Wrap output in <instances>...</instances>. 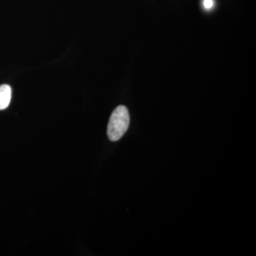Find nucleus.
<instances>
[{
    "label": "nucleus",
    "mask_w": 256,
    "mask_h": 256,
    "mask_svg": "<svg viewBox=\"0 0 256 256\" xmlns=\"http://www.w3.org/2000/svg\"><path fill=\"white\" fill-rule=\"evenodd\" d=\"M130 124V114L127 108L120 106L114 109L108 126V136L112 142L119 140L127 132Z\"/></svg>",
    "instance_id": "f257e3e1"
},
{
    "label": "nucleus",
    "mask_w": 256,
    "mask_h": 256,
    "mask_svg": "<svg viewBox=\"0 0 256 256\" xmlns=\"http://www.w3.org/2000/svg\"><path fill=\"white\" fill-rule=\"evenodd\" d=\"M11 98V87L6 84L0 86V110H4L9 106Z\"/></svg>",
    "instance_id": "f03ea898"
},
{
    "label": "nucleus",
    "mask_w": 256,
    "mask_h": 256,
    "mask_svg": "<svg viewBox=\"0 0 256 256\" xmlns=\"http://www.w3.org/2000/svg\"><path fill=\"white\" fill-rule=\"evenodd\" d=\"M214 6V0H203V6L205 10H210Z\"/></svg>",
    "instance_id": "7ed1b4c3"
}]
</instances>
